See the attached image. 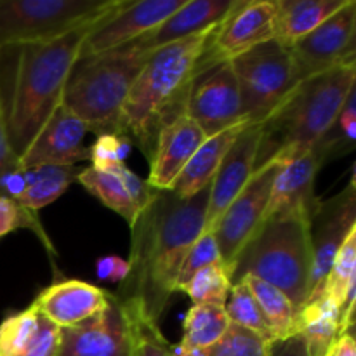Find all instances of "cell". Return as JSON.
Returning <instances> with one entry per match:
<instances>
[{"instance_id":"cell-9","label":"cell","mask_w":356,"mask_h":356,"mask_svg":"<svg viewBox=\"0 0 356 356\" xmlns=\"http://www.w3.org/2000/svg\"><path fill=\"white\" fill-rule=\"evenodd\" d=\"M280 165L282 159H273L264 165L257 167L249 183L236 195L235 200L228 205L225 214L212 228L216 242L221 250L222 263L228 266V270L232 268L235 257L238 256L240 249L245 245L247 240L256 233V229L266 218L271 188H273Z\"/></svg>"},{"instance_id":"cell-20","label":"cell","mask_w":356,"mask_h":356,"mask_svg":"<svg viewBox=\"0 0 356 356\" xmlns=\"http://www.w3.org/2000/svg\"><path fill=\"white\" fill-rule=\"evenodd\" d=\"M113 294L82 280H61L45 287L31 302L38 315L59 329L86 322L110 305Z\"/></svg>"},{"instance_id":"cell-4","label":"cell","mask_w":356,"mask_h":356,"mask_svg":"<svg viewBox=\"0 0 356 356\" xmlns=\"http://www.w3.org/2000/svg\"><path fill=\"white\" fill-rule=\"evenodd\" d=\"M355 83V59L299 82L261 124L257 167L277 156L312 149L336 120L348 96L356 89Z\"/></svg>"},{"instance_id":"cell-23","label":"cell","mask_w":356,"mask_h":356,"mask_svg":"<svg viewBox=\"0 0 356 356\" xmlns=\"http://www.w3.org/2000/svg\"><path fill=\"white\" fill-rule=\"evenodd\" d=\"M247 124L249 122H242L226 131L205 138L169 191L181 198H188L207 188L214 179L225 155L232 148L240 132L247 127Z\"/></svg>"},{"instance_id":"cell-16","label":"cell","mask_w":356,"mask_h":356,"mask_svg":"<svg viewBox=\"0 0 356 356\" xmlns=\"http://www.w3.org/2000/svg\"><path fill=\"white\" fill-rule=\"evenodd\" d=\"M87 134V125L61 103L17 159V169L40 165L75 167L79 162H86L89 160V146L83 143Z\"/></svg>"},{"instance_id":"cell-32","label":"cell","mask_w":356,"mask_h":356,"mask_svg":"<svg viewBox=\"0 0 356 356\" xmlns=\"http://www.w3.org/2000/svg\"><path fill=\"white\" fill-rule=\"evenodd\" d=\"M225 312L228 315L229 322L235 323V325L245 327V329L254 330V332L266 337V339L275 341L273 336H271L270 325H268L256 298L252 296L245 282H238V284L232 285L228 301L225 305Z\"/></svg>"},{"instance_id":"cell-2","label":"cell","mask_w":356,"mask_h":356,"mask_svg":"<svg viewBox=\"0 0 356 356\" xmlns=\"http://www.w3.org/2000/svg\"><path fill=\"white\" fill-rule=\"evenodd\" d=\"M111 9L52 40L0 47V110L17 159L63 103L66 80L83 42Z\"/></svg>"},{"instance_id":"cell-40","label":"cell","mask_w":356,"mask_h":356,"mask_svg":"<svg viewBox=\"0 0 356 356\" xmlns=\"http://www.w3.org/2000/svg\"><path fill=\"white\" fill-rule=\"evenodd\" d=\"M270 356H309L308 344L301 334H294L285 339H278L271 343Z\"/></svg>"},{"instance_id":"cell-34","label":"cell","mask_w":356,"mask_h":356,"mask_svg":"<svg viewBox=\"0 0 356 356\" xmlns=\"http://www.w3.org/2000/svg\"><path fill=\"white\" fill-rule=\"evenodd\" d=\"M131 313L134 330V351L132 356H176L174 346L165 339L159 323L149 320L132 302H125Z\"/></svg>"},{"instance_id":"cell-10","label":"cell","mask_w":356,"mask_h":356,"mask_svg":"<svg viewBox=\"0 0 356 356\" xmlns=\"http://www.w3.org/2000/svg\"><path fill=\"white\" fill-rule=\"evenodd\" d=\"M355 228L356 188L355 177H351L343 191L325 200L318 198L309 218L312 275H309V294L306 302L315 298L323 287L337 250Z\"/></svg>"},{"instance_id":"cell-28","label":"cell","mask_w":356,"mask_h":356,"mask_svg":"<svg viewBox=\"0 0 356 356\" xmlns=\"http://www.w3.org/2000/svg\"><path fill=\"white\" fill-rule=\"evenodd\" d=\"M242 282L249 285L250 292L256 298L275 341L298 334V330H296L298 309L284 292L278 291L273 285L266 284V282L259 280V278L245 277Z\"/></svg>"},{"instance_id":"cell-3","label":"cell","mask_w":356,"mask_h":356,"mask_svg":"<svg viewBox=\"0 0 356 356\" xmlns=\"http://www.w3.org/2000/svg\"><path fill=\"white\" fill-rule=\"evenodd\" d=\"M218 26L153 51L132 83L118 120V134L138 146L146 160L160 131L186 113L198 61Z\"/></svg>"},{"instance_id":"cell-31","label":"cell","mask_w":356,"mask_h":356,"mask_svg":"<svg viewBox=\"0 0 356 356\" xmlns=\"http://www.w3.org/2000/svg\"><path fill=\"white\" fill-rule=\"evenodd\" d=\"M273 341L259 336L254 330L245 327L235 325L229 322L228 329L222 334L221 339L216 341L211 348L195 355L177 353L176 356H270V348Z\"/></svg>"},{"instance_id":"cell-38","label":"cell","mask_w":356,"mask_h":356,"mask_svg":"<svg viewBox=\"0 0 356 356\" xmlns=\"http://www.w3.org/2000/svg\"><path fill=\"white\" fill-rule=\"evenodd\" d=\"M59 337H61V329L40 315L37 332L28 350L21 356H58Z\"/></svg>"},{"instance_id":"cell-24","label":"cell","mask_w":356,"mask_h":356,"mask_svg":"<svg viewBox=\"0 0 356 356\" xmlns=\"http://www.w3.org/2000/svg\"><path fill=\"white\" fill-rule=\"evenodd\" d=\"M346 2L348 0H277L273 40L282 47L291 49Z\"/></svg>"},{"instance_id":"cell-37","label":"cell","mask_w":356,"mask_h":356,"mask_svg":"<svg viewBox=\"0 0 356 356\" xmlns=\"http://www.w3.org/2000/svg\"><path fill=\"white\" fill-rule=\"evenodd\" d=\"M21 228L38 229L35 214L21 207L13 198L0 197V238Z\"/></svg>"},{"instance_id":"cell-13","label":"cell","mask_w":356,"mask_h":356,"mask_svg":"<svg viewBox=\"0 0 356 356\" xmlns=\"http://www.w3.org/2000/svg\"><path fill=\"white\" fill-rule=\"evenodd\" d=\"M186 0H120L86 38L79 58L101 54L141 40Z\"/></svg>"},{"instance_id":"cell-15","label":"cell","mask_w":356,"mask_h":356,"mask_svg":"<svg viewBox=\"0 0 356 356\" xmlns=\"http://www.w3.org/2000/svg\"><path fill=\"white\" fill-rule=\"evenodd\" d=\"M186 115L202 129L205 138L247 122L242 113L238 82L229 63L214 66L193 80Z\"/></svg>"},{"instance_id":"cell-26","label":"cell","mask_w":356,"mask_h":356,"mask_svg":"<svg viewBox=\"0 0 356 356\" xmlns=\"http://www.w3.org/2000/svg\"><path fill=\"white\" fill-rule=\"evenodd\" d=\"M19 170V169H17ZM24 177V190L16 198L17 204L30 212H37L58 200L76 181V167L40 165L21 170Z\"/></svg>"},{"instance_id":"cell-5","label":"cell","mask_w":356,"mask_h":356,"mask_svg":"<svg viewBox=\"0 0 356 356\" xmlns=\"http://www.w3.org/2000/svg\"><path fill=\"white\" fill-rule=\"evenodd\" d=\"M309 218L306 211H289L261 222L229 268L232 285L259 278L284 292L299 313L309 294Z\"/></svg>"},{"instance_id":"cell-6","label":"cell","mask_w":356,"mask_h":356,"mask_svg":"<svg viewBox=\"0 0 356 356\" xmlns=\"http://www.w3.org/2000/svg\"><path fill=\"white\" fill-rule=\"evenodd\" d=\"M153 51L139 40L79 58L63 90V104L96 136L118 134V120L134 80Z\"/></svg>"},{"instance_id":"cell-14","label":"cell","mask_w":356,"mask_h":356,"mask_svg":"<svg viewBox=\"0 0 356 356\" xmlns=\"http://www.w3.org/2000/svg\"><path fill=\"white\" fill-rule=\"evenodd\" d=\"M134 330L127 305L113 294L110 305L75 327L61 329L58 356H132Z\"/></svg>"},{"instance_id":"cell-36","label":"cell","mask_w":356,"mask_h":356,"mask_svg":"<svg viewBox=\"0 0 356 356\" xmlns=\"http://www.w3.org/2000/svg\"><path fill=\"white\" fill-rule=\"evenodd\" d=\"M132 145L125 136L106 134L96 136V141L92 146H89V160L90 167L97 170H115L125 165L129 152Z\"/></svg>"},{"instance_id":"cell-30","label":"cell","mask_w":356,"mask_h":356,"mask_svg":"<svg viewBox=\"0 0 356 356\" xmlns=\"http://www.w3.org/2000/svg\"><path fill=\"white\" fill-rule=\"evenodd\" d=\"M232 291V273L225 263L211 264L190 278L179 292H184L193 305L225 306Z\"/></svg>"},{"instance_id":"cell-8","label":"cell","mask_w":356,"mask_h":356,"mask_svg":"<svg viewBox=\"0 0 356 356\" xmlns=\"http://www.w3.org/2000/svg\"><path fill=\"white\" fill-rule=\"evenodd\" d=\"M240 89L247 122L263 124L298 86L291 51L277 40L264 42L229 61Z\"/></svg>"},{"instance_id":"cell-11","label":"cell","mask_w":356,"mask_h":356,"mask_svg":"<svg viewBox=\"0 0 356 356\" xmlns=\"http://www.w3.org/2000/svg\"><path fill=\"white\" fill-rule=\"evenodd\" d=\"M277 0L243 2L216 28L197 66V76L275 38Z\"/></svg>"},{"instance_id":"cell-27","label":"cell","mask_w":356,"mask_h":356,"mask_svg":"<svg viewBox=\"0 0 356 356\" xmlns=\"http://www.w3.org/2000/svg\"><path fill=\"white\" fill-rule=\"evenodd\" d=\"M228 325L225 306L193 305L184 316L183 339L176 351L183 355L200 353L221 339Z\"/></svg>"},{"instance_id":"cell-18","label":"cell","mask_w":356,"mask_h":356,"mask_svg":"<svg viewBox=\"0 0 356 356\" xmlns=\"http://www.w3.org/2000/svg\"><path fill=\"white\" fill-rule=\"evenodd\" d=\"M76 183L82 184L110 211L124 218L129 226L134 225L155 193V190L127 165L115 170H97L94 167H87L79 170Z\"/></svg>"},{"instance_id":"cell-39","label":"cell","mask_w":356,"mask_h":356,"mask_svg":"<svg viewBox=\"0 0 356 356\" xmlns=\"http://www.w3.org/2000/svg\"><path fill=\"white\" fill-rule=\"evenodd\" d=\"M129 273L127 259L117 256H104L96 261V275L101 282L122 284Z\"/></svg>"},{"instance_id":"cell-25","label":"cell","mask_w":356,"mask_h":356,"mask_svg":"<svg viewBox=\"0 0 356 356\" xmlns=\"http://www.w3.org/2000/svg\"><path fill=\"white\" fill-rule=\"evenodd\" d=\"M296 330L305 337L309 356H327L339 336V305L327 294L316 296L299 309Z\"/></svg>"},{"instance_id":"cell-22","label":"cell","mask_w":356,"mask_h":356,"mask_svg":"<svg viewBox=\"0 0 356 356\" xmlns=\"http://www.w3.org/2000/svg\"><path fill=\"white\" fill-rule=\"evenodd\" d=\"M242 0H186L152 33L143 37L141 44L149 51L184 40L221 24Z\"/></svg>"},{"instance_id":"cell-41","label":"cell","mask_w":356,"mask_h":356,"mask_svg":"<svg viewBox=\"0 0 356 356\" xmlns=\"http://www.w3.org/2000/svg\"><path fill=\"white\" fill-rule=\"evenodd\" d=\"M327 356H356V344L353 330H348L337 336L336 343L330 348Z\"/></svg>"},{"instance_id":"cell-12","label":"cell","mask_w":356,"mask_h":356,"mask_svg":"<svg viewBox=\"0 0 356 356\" xmlns=\"http://www.w3.org/2000/svg\"><path fill=\"white\" fill-rule=\"evenodd\" d=\"M356 2L348 0L336 14L296 42L291 51L296 82L355 59Z\"/></svg>"},{"instance_id":"cell-19","label":"cell","mask_w":356,"mask_h":356,"mask_svg":"<svg viewBox=\"0 0 356 356\" xmlns=\"http://www.w3.org/2000/svg\"><path fill=\"white\" fill-rule=\"evenodd\" d=\"M204 139L202 129L186 113L174 118L156 138L152 156L148 159L149 176L146 183L153 190H170Z\"/></svg>"},{"instance_id":"cell-17","label":"cell","mask_w":356,"mask_h":356,"mask_svg":"<svg viewBox=\"0 0 356 356\" xmlns=\"http://www.w3.org/2000/svg\"><path fill=\"white\" fill-rule=\"evenodd\" d=\"M261 143V124L249 122L228 149L211 183L205 232H212L228 205L243 190L257 167Z\"/></svg>"},{"instance_id":"cell-21","label":"cell","mask_w":356,"mask_h":356,"mask_svg":"<svg viewBox=\"0 0 356 356\" xmlns=\"http://www.w3.org/2000/svg\"><path fill=\"white\" fill-rule=\"evenodd\" d=\"M277 159H282V165L271 188L264 221L271 216L289 211H306L312 214L318 200L315 197V179L323 167L318 155L312 148L308 152Z\"/></svg>"},{"instance_id":"cell-7","label":"cell","mask_w":356,"mask_h":356,"mask_svg":"<svg viewBox=\"0 0 356 356\" xmlns=\"http://www.w3.org/2000/svg\"><path fill=\"white\" fill-rule=\"evenodd\" d=\"M115 3L117 0H0V47L58 38Z\"/></svg>"},{"instance_id":"cell-29","label":"cell","mask_w":356,"mask_h":356,"mask_svg":"<svg viewBox=\"0 0 356 356\" xmlns=\"http://www.w3.org/2000/svg\"><path fill=\"white\" fill-rule=\"evenodd\" d=\"M356 89L348 96L346 103L343 104L337 113L336 120L329 129L323 132L313 149L318 155L322 165L327 162L348 155L356 148Z\"/></svg>"},{"instance_id":"cell-33","label":"cell","mask_w":356,"mask_h":356,"mask_svg":"<svg viewBox=\"0 0 356 356\" xmlns=\"http://www.w3.org/2000/svg\"><path fill=\"white\" fill-rule=\"evenodd\" d=\"M38 315L33 306L6 316L0 322V356H21L30 346L38 329Z\"/></svg>"},{"instance_id":"cell-35","label":"cell","mask_w":356,"mask_h":356,"mask_svg":"<svg viewBox=\"0 0 356 356\" xmlns=\"http://www.w3.org/2000/svg\"><path fill=\"white\" fill-rule=\"evenodd\" d=\"M218 263H222V257L218 242H216L214 233L204 232L197 240H195V243L190 247L186 256H184L179 275H177L176 291L179 292L181 287H184V285L190 282V278L193 277L197 271H200L202 268H207L211 266V264Z\"/></svg>"},{"instance_id":"cell-1","label":"cell","mask_w":356,"mask_h":356,"mask_svg":"<svg viewBox=\"0 0 356 356\" xmlns=\"http://www.w3.org/2000/svg\"><path fill=\"white\" fill-rule=\"evenodd\" d=\"M211 184L193 197L155 190L131 226L129 273L117 298L138 306L159 323L172 299L181 264L195 240L205 232Z\"/></svg>"}]
</instances>
